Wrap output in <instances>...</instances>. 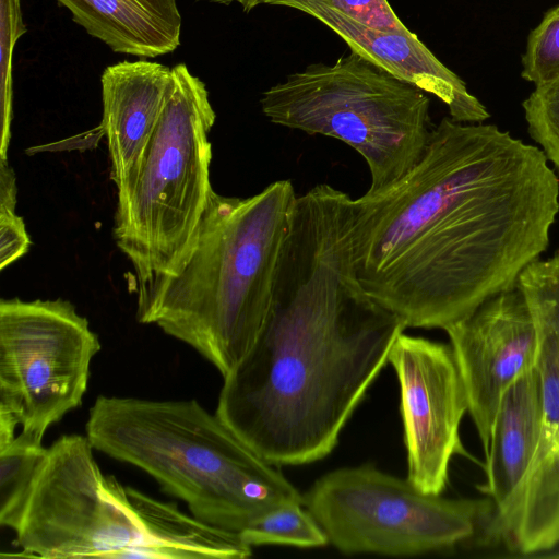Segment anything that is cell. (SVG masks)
I'll list each match as a JSON object with an SVG mask.
<instances>
[{"label":"cell","mask_w":559,"mask_h":559,"mask_svg":"<svg viewBox=\"0 0 559 559\" xmlns=\"http://www.w3.org/2000/svg\"><path fill=\"white\" fill-rule=\"evenodd\" d=\"M558 213L559 176L537 145L444 117L403 178L355 199L357 276L406 328L445 330L516 286Z\"/></svg>","instance_id":"6da1fadb"},{"label":"cell","mask_w":559,"mask_h":559,"mask_svg":"<svg viewBox=\"0 0 559 559\" xmlns=\"http://www.w3.org/2000/svg\"><path fill=\"white\" fill-rule=\"evenodd\" d=\"M355 202L319 183L297 197L264 324L223 378L216 415L276 466L329 455L406 325L361 286Z\"/></svg>","instance_id":"7a4b0ae2"},{"label":"cell","mask_w":559,"mask_h":559,"mask_svg":"<svg viewBox=\"0 0 559 559\" xmlns=\"http://www.w3.org/2000/svg\"><path fill=\"white\" fill-rule=\"evenodd\" d=\"M297 197L287 179L248 198L213 190L181 270L138 294L139 322L186 343L226 377L267 317Z\"/></svg>","instance_id":"3957f363"},{"label":"cell","mask_w":559,"mask_h":559,"mask_svg":"<svg viewBox=\"0 0 559 559\" xmlns=\"http://www.w3.org/2000/svg\"><path fill=\"white\" fill-rule=\"evenodd\" d=\"M93 448L136 466L195 518L240 533L304 497L277 468L195 400L99 395L88 412Z\"/></svg>","instance_id":"277c9868"},{"label":"cell","mask_w":559,"mask_h":559,"mask_svg":"<svg viewBox=\"0 0 559 559\" xmlns=\"http://www.w3.org/2000/svg\"><path fill=\"white\" fill-rule=\"evenodd\" d=\"M142 155L117 187L114 238L131 262L138 294L176 275L194 245L213 192L209 133L216 114L185 63Z\"/></svg>","instance_id":"5b68a950"},{"label":"cell","mask_w":559,"mask_h":559,"mask_svg":"<svg viewBox=\"0 0 559 559\" xmlns=\"http://www.w3.org/2000/svg\"><path fill=\"white\" fill-rule=\"evenodd\" d=\"M260 104L275 124L353 147L369 168L370 193L392 186L420 160L433 129L424 91L353 50L333 64L289 74Z\"/></svg>","instance_id":"8992f818"},{"label":"cell","mask_w":559,"mask_h":559,"mask_svg":"<svg viewBox=\"0 0 559 559\" xmlns=\"http://www.w3.org/2000/svg\"><path fill=\"white\" fill-rule=\"evenodd\" d=\"M328 540L345 555L418 556L469 540L488 522L487 499H447L372 464L324 474L302 495Z\"/></svg>","instance_id":"52a82bcc"},{"label":"cell","mask_w":559,"mask_h":559,"mask_svg":"<svg viewBox=\"0 0 559 559\" xmlns=\"http://www.w3.org/2000/svg\"><path fill=\"white\" fill-rule=\"evenodd\" d=\"M94 450L74 433L47 449L15 530L23 556L118 559L146 544L127 488L102 473Z\"/></svg>","instance_id":"ba28073f"},{"label":"cell","mask_w":559,"mask_h":559,"mask_svg":"<svg viewBox=\"0 0 559 559\" xmlns=\"http://www.w3.org/2000/svg\"><path fill=\"white\" fill-rule=\"evenodd\" d=\"M98 335L61 298L0 301V409L23 431L47 429L82 404Z\"/></svg>","instance_id":"9c48e42d"},{"label":"cell","mask_w":559,"mask_h":559,"mask_svg":"<svg viewBox=\"0 0 559 559\" xmlns=\"http://www.w3.org/2000/svg\"><path fill=\"white\" fill-rule=\"evenodd\" d=\"M537 332L540 428L528 472L508 513L487 526L488 540L528 555L559 544V250L519 275Z\"/></svg>","instance_id":"30bf717a"},{"label":"cell","mask_w":559,"mask_h":559,"mask_svg":"<svg viewBox=\"0 0 559 559\" xmlns=\"http://www.w3.org/2000/svg\"><path fill=\"white\" fill-rule=\"evenodd\" d=\"M388 362L400 386L407 479L424 492L441 495L451 459L471 457L460 437L468 404L452 347L402 332Z\"/></svg>","instance_id":"8fae6325"},{"label":"cell","mask_w":559,"mask_h":559,"mask_svg":"<svg viewBox=\"0 0 559 559\" xmlns=\"http://www.w3.org/2000/svg\"><path fill=\"white\" fill-rule=\"evenodd\" d=\"M444 331L486 456L503 394L520 376L535 367V323L524 295L515 286L489 297Z\"/></svg>","instance_id":"7c38bea8"},{"label":"cell","mask_w":559,"mask_h":559,"mask_svg":"<svg viewBox=\"0 0 559 559\" xmlns=\"http://www.w3.org/2000/svg\"><path fill=\"white\" fill-rule=\"evenodd\" d=\"M306 13L333 31L350 50L377 67L443 102L450 118L462 123H480L490 117L465 82L413 32H383L368 27L343 13L321 5H304Z\"/></svg>","instance_id":"4fadbf2b"},{"label":"cell","mask_w":559,"mask_h":559,"mask_svg":"<svg viewBox=\"0 0 559 559\" xmlns=\"http://www.w3.org/2000/svg\"><path fill=\"white\" fill-rule=\"evenodd\" d=\"M103 116L111 179L120 186L151 139L174 88L171 68L141 59L108 66L102 74Z\"/></svg>","instance_id":"5bb4252c"},{"label":"cell","mask_w":559,"mask_h":559,"mask_svg":"<svg viewBox=\"0 0 559 559\" xmlns=\"http://www.w3.org/2000/svg\"><path fill=\"white\" fill-rule=\"evenodd\" d=\"M540 428V384L536 367L520 376L503 394L485 456L486 483L479 490L493 503L487 522L509 511L531 466Z\"/></svg>","instance_id":"9a60e30c"},{"label":"cell","mask_w":559,"mask_h":559,"mask_svg":"<svg viewBox=\"0 0 559 559\" xmlns=\"http://www.w3.org/2000/svg\"><path fill=\"white\" fill-rule=\"evenodd\" d=\"M72 20L114 52L156 58L180 45L177 0H57Z\"/></svg>","instance_id":"2e32d148"},{"label":"cell","mask_w":559,"mask_h":559,"mask_svg":"<svg viewBox=\"0 0 559 559\" xmlns=\"http://www.w3.org/2000/svg\"><path fill=\"white\" fill-rule=\"evenodd\" d=\"M131 507L144 528L146 544L128 551L124 558L155 559H246L252 547L240 534L181 512L173 502L157 500L126 487Z\"/></svg>","instance_id":"e0dca14e"},{"label":"cell","mask_w":559,"mask_h":559,"mask_svg":"<svg viewBox=\"0 0 559 559\" xmlns=\"http://www.w3.org/2000/svg\"><path fill=\"white\" fill-rule=\"evenodd\" d=\"M43 438L21 431L0 449V524L15 532L46 459Z\"/></svg>","instance_id":"ac0fdd59"},{"label":"cell","mask_w":559,"mask_h":559,"mask_svg":"<svg viewBox=\"0 0 559 559\" xmlns=\"http://www.w3.org/2000/svg\"><path fill=\"white\" fill-rule=\"evenodd\" d=\"M249 546L281 545L318 548L328 537L302 502L282 504L253 521L240 533Z\"/></svg>","instance_id":"d6986e66"},{"label":"cell","mask_w":559,"mask_h":559,"mask_svg":"<svg viewBox=\"0 0 559 559\" xmlns=\"http://www.w3.org/2000/svg\"><path fill=\"white\" fill-rule=\"evenodd\" d=\"M522 107L530 136L559 176V78L535 86Z\"/></svg>","instance_id":"ffe728a7"},{"label":"cell","mask_w":559,"mask_h":559,"mask_svg":"<svg viewBox=\"0 0 559 559\" xmlns=\"http://www.w3.org/2000/svg\"><path fill=\"white\" fill-rule=\"evenodd\" d=\"M521 62V76L535 86L559 78V4L528 34Z\"/></svg>","instance_id":"44dd1931"},{"label":"cell","mask_w":559,"mask_h":559,"mask_svg":"<svg viewBox=\"0 0 559 559\" xmlns=\"http://www.w3.org/2000/svg\"><path fill=\"white\" fill-rule=\"evenodd\" d=\"M16 177L8 158H0V270L27 253L31 245L25 223L16 214Z\"/></svg>","instance_id":"7402d4cb"},{"label":"cell","mask_w":559,"mask_h":559,"mask_svg":"<svg viewBox=\"0 0 559 559\" xmlns=\"http://www.w3.org/2000/svg\"><path fill=\"white\" fill-rule=\"evenodd\" d=\"M261 4L285 7L297 11L304 5H321L343 13L371 28L402 34L411 32L388 0H253L252 9Z\"/></svg>","instance_id":"603a6c76"},{"label":"cell","mask_w":559,"mask_h":559,"mask_svg":"<svg viewBox=\"0 0 559 559\" xmlns=\"http://www.w3.org/2000/svg\"><path fill=\"white\" fill-rule=\"evenodd\" d=\"M25 32L20 0H1V158H8L11 139L13 48Z\"/></svg>","instance_id":"cb8c5ba5"},{"label":"cell","mask_w":559,"mask_h":559,"mask_svg":"<svg viewBox=\"0 0 559 559\" xmlns=\"http://www.w3.org/2000/svg\"><path fill=\"white\" fill-rule=\"evenodd\" d=\"M17 425L20 424L12 414L0 409V449L5 448L14 440Z\"/></svg>","instance_id":"d4e9b609"},{"label":"cell","mask_w":559,"mask_h":559,"mask_svg":"<svg viewBox=\"0 0 559 559\" xmlns=\"http://www.w3.org/2000/svg\"><path fill=\"white\" fill-rule=\"evenodd\" d=\"M197 1H207L211 3H218V4H224V5H229L234 2H237L242 7L245 12L251 11L252 3H253V0H197Z\"/></svg>","instance_id":"484cf974"}]
</instances>
